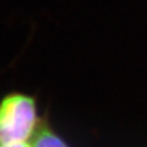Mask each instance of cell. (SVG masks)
<instances>
[{
	"label": "cell",
	"instance_id": "2",
	"mask_svg": "<svg viewBox=\"0 0 147 147\" xmlns=\"http://www.w3.org/2000/svg\"><path fill=\"white\" fill-rule=\"evenodd\" d=\"M32 147H70V145L47 124H43L31 141Z\"/></svg>",
	"mask_w": 147,
	"mask_h": 147
},
{
	"label": "cell",
	"instance_id": "3",
	"mask_svg": "<svg viewBox=\"0 0 147 147\" xmlns=\"http://www.w3.org/2000/svg\"><path fill=\"white\" fill-rule=\"evenodd\" d=\"M0 147H32L31 142L27 144H6V145H0Z\"/></svg>",
	"mask_w": 147,
	"mask_h": 147
},
{
	"label": "cell",
	"instance_id": "1",
	"mask_svg": "<svg viewBox=\"0 0 147 147\" xmlns=\"http://www.w3.org/2000/svg\"><path fill=\"white\" fill-rule=\"evenodd\" d=\"M43 124L33 96L15 91L0 98V145L31 142Z\"/></svg>",
	"mask_w": 147,
	"mask_h": 147
}]
</instances>
